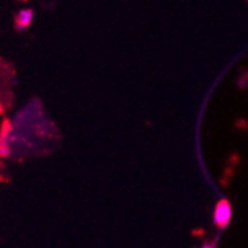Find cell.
<instances>
[{
    "label": "cell",
    "mask_w": 248,
    "mask_h": 248,
    "mask_svg": "<svg viewBox=\"0 0 248 248\" xmlns=\"http://www.w3.org/2000/svg\"><path fill=\"white\" fill-rule=\"evenodd\" d=\"M230 220H232V206H230L229 200L221 199L214 208V223L217 227L226 229L227 224L230 223Z\"/></svg>",
    "instance_id": "obj_1"
},
{
    "label": "cell",
    "mask_w": 248,
    "mask_h": 248,
    "mask_svg": "<svg viewBox=\"0 0 248 248\" xmlns=\"http://www.w3.org/2000/svg\"><path fill=\"white\" fill-rule=\"evenodd\" d=\"M33 18H35L33 9H31V8H21L16 14V18H14V24H16L17 31L23 32V31H26V29L31 27V24L33 23Z\"/></svg>",
    "instance_id": "obj_2"
},
{
    "label": "cell",
    "mask_w": 248,
    "mask_h": 248,
    "mask_svg": "<svg viewBox=\"0 0 248 248\" xmlns=\"http://www.w3.org/2000/svg\"><path fill=\"white\" fill-rule=\"evenodd\" d=\"M203 248H215V244H208V245H205Z\"/></svg>",
    "instance_id": "obj_3"
}]
</instances>
